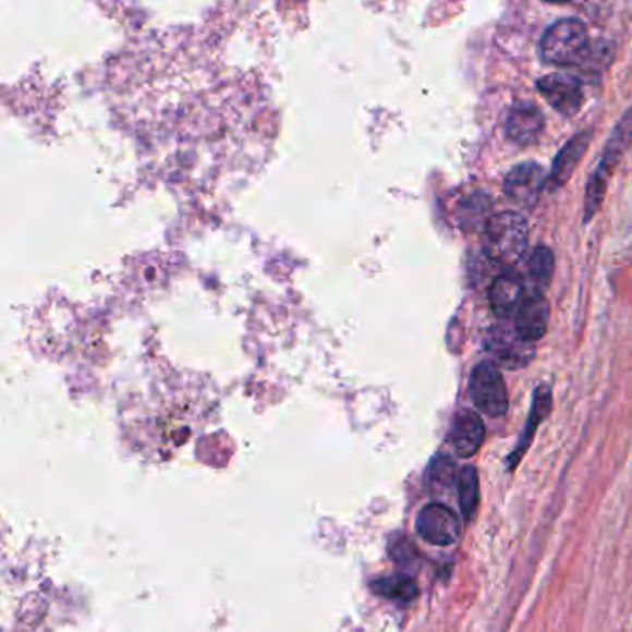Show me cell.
Segmentation results:
<instances>
[{"instance_id": "cell-1", "label": "cell", "mask_w": 632, "mask_h": 632, "mask_svg": "<svg viewBox=\"0 0 632 632\" xmlns=\"http://www.w3.org/2000/svg\"><path fill=\"white\" fill-rule=\"evenodd\" d=\"M632 143V108L627 110L625 116L620 119L618 126L613 129L608 137L601 160L597 163L594 173L590 177L586 197H584V223H590L595 218V214L601 208L605 195H607L608 184L612 179L613 169L620 166L627 149Z\"/></svg>"}, {"instance_id": "cell-2", "label": "cell", "mask_w": 632, "mask_h": 632, "mask_svg": "<svg viewBox=\"0 0 632 632\" xmlns=\"http://www.w3.org/2000/svg\"><path fill=\"white\" fill-rule=\"evenodd\" d=\"M528 227L518 211H501L488 219L484 230V248L491 260L514 267L527 253Z\"/></svg>"}, {"instance_id": "cell-3", "label": "cell", "mask_w": 632, "mask_h": 632, "mask_svg": "<svg viewBox=\"0 0 632 632\" xmlns=\"http://www.w3.org/2000/svg\"><path fill=\"white\" fill-rule=\"evenodd\" d=\"M588 50V32L583 21L560 20L547 28L539 41V57L558 68L581 63Z\"/></svg>"}, {"instance_id": "cell-4", "label": "cell", "mask_w": 632, "mask_h": 632, "mask_svg": "<svg viewBox=\"0 0 632 632\" xmlns=\"http://www.w3.org/2000/svg\"><path fill=\"white\" fill-rule=\"evenodd\" d=\"M470 391H472L473 403L477 409L490 417H501L509 410V391L502 380L499 367L491 362L478 364L472 373L470 380Z\"/></svg>"}, {"instance_id": "cell-5", "label": "cell", "mask_w": 632, "mask_h": 632, "mask_svg": "<svg viewBox=\"0 0 632 632\" xmlns=\"http://www.w3.org/2000/svg\"><path fill=\"white\" fill-rule=\"evenodd\" d=\"M415 528L420 536L433 546H453L462 534L459 515L441 502H430L427 507H423L415 520Z\"/></svg>"}, {"instance_id": "cell-6", "label": "cell", "mask_w": 632, "mask_h": 632, "mask_svg": "<svg viewBox=\"0 0 632 632\" xmlns=\"http://www.w3.org/2000/svg\"><path fill=\"white\" fill-rule=\"evenodd\" d=\"M538 92L551 105L552 110L571 118L583 108V84L571 75L552 73L538 81Z\"/></svg>"}, {"instance_id": "cell-7", "label": "cell", "mask_w": 632, "mask_h": 632, "mask_svg": "<svg viewBox=\"0 0 632 632\" xmlns=\"http://www.w3.org/2000/svg\"><path fill=\"white\" fill-rule=\"evenodd\" d=\"M546 184V173L538 163L527 161L515 166L505 179V193L518 206L533 208Z\"/></svg>"}, {"instance_id": "cell-8", "label": "cell", "mask_w": 632, "mask_h": 632, "mask_svg": "<svg viewBox=\"0 0 632 632\" xmlns=\"http://www.w3.org/2000/svg\"><path fill=\"white\" fill-rule=\"evenodd\" d=\"M525 301V280L514 269L499 275L490 288L491 312L501 319L515 316Z\"/></svg>"}, {"instance_id": "cell-9", "label": "cell", "mask_w": 632, "mask_h": 632, "mask_svg": "<svg viewBox=\"0 0 632 632\" xmlns=\"http://www.w3.org/2000/svg\"><path fill=\"white\" fill-rule=\"evenodd\" d=\"M484 435L486 430L481 415L473 410H460L451 425L449 443L460 459H470L483 446Z\"/></svg>"}, {"instance_id": "cell-10", "label": "cell", "mask_w": 632, "mask_h": 632, "mask_svg": "<svg viewBox=\"0 0 632 632\" xmlns=\"http://www.w3.org/2000/svg\"><path fill=\"white\" fill-rule=\"evenodd\" d=\"M547 325H549V303L544 293L528 295L515 314V332L520 335L521 340L534 345L546 336Z\"/></svg>"}, {"instance_id": "cell-11", "label": "cell", "mask_w": 632, "mask_h": 632, "mask_svg": "<svg viewBox=\"0 0 632 632\" xmlns=\"http://www.w3.org/2000/svg\"><path fill=\"white\" fill-rule=\"evenodd\" d=\"M544 126H546V121L538 106H534L533 102H521L510 112L509 121H507V136L515 145L527 147L538 142Z\"/></svg>"}, {"instance_id": "cell-12", "label": "cell", "mask_w": 632, "mask_h": 632, "mask_svg": "<svg viewBox=\"0 0 632 632\" xmlns=\"http://www.w3.org/2000/svg\"><path fill=\"white\" fill-rule=\"evenodd\" d=\"M488 349L496 356L497 362L510 369L527 366L533 358L534 349L531 343L521 340L514 330L496 329L488 340Z\"/></svg>"}, {"instance_id": "cell-13", "label": "cell", "mask_w": 632, "mask_h": 632, "mask_svg": "<svg viewBox=\"0 0 632 632\" xmlns=\"http://www.w3.org/2000/svg\"><path fill=\"white\" fill-rule=\"evenodd\" d=\"M590 142H592V132L584 131L579 132L575 137H571L570 142L566 143L564 149L558 153L552 163L551 177H549L552 186H564L566 182L571 179V174L575 173V169L586 155Z\"/></svg>"}, {"instance_id": "cell-14", "label": "cell", "mask_w": 632, "mask_h": 632, "mask_svg": "<svg viewBox=\"0 0 632 632\" xmlns=\"http://www.w3.org/2000/svg\"><path fill=\"white\" fill-rule=\"evenodd\" d=\"M552 397L549 386H539L536 393H534L533 409H531V415H528L527 427H525V433L521 435L520 443L515 447L512 454L509 457V470H514L518 462L523 459V454L527 453L528 446L533 441L534 433L538 428L539 423L546 420L549 412H551Z\"/></svg>"}, {"instance_id": "cell-15", "label": "cell", "mask_w": 632, "mask_h": 632, "mask_svg": "<svg viewBox=\"0 0 632 632\" xmlns=\"http://www.w3.org/2000/svg\"><path fill=\"white\" fill-rule=\"evenodd\" d=\"M372 588L380 597H386L390 601L403 603V605H409L417 597V584L412 576L403 575V573L378 579L372 584Z\"/></svg>"}, {"instance_id": "cell-16", "label": "cell", "mask_w": 632, "mask_h": 632, "mask_svg": "<svg viewBox=\"0 0 632 632\" xmlns=\"http://www.w3.org/2000/svg\"><path fill=\"white\" fill-rule=\"evenodd\" d=\"M555 274V256L551 248L536 247L528 256V279L533 282L538 293L549 288Z\"/></svg>"}, {"instance_id": "cell-17", "label": "cell", "mask_w": 632, "mask_h": 632, "mask_svg": "<svg viewBox=\"0 0 632 632\" xmlns=\"http://www.w3.org/2000/svg\"><path fill=\"white\" fill-rule=\"evenodd\" d=\"M478 496H481V486H478L477 470L467 465L459 475V501L464 520H472L478 507Z\"/></svg>"}, {"instance_id": "cell-18", "label": "cell", "mask_w": 632, "mask_h": 632, "mask_svg": "<svg viewBox=\"0 0 632 632\" xmlns=\"http://www.w3.org/2000/svg\"><path fill=\"white\" fill-rule=\"evenodd\" d=\"M454 467L457 465H454L453 460L447 459V457H438L428 467V484L438 491L451 488L454 478H457V470Z\"/></svg>"}]
</instances>
